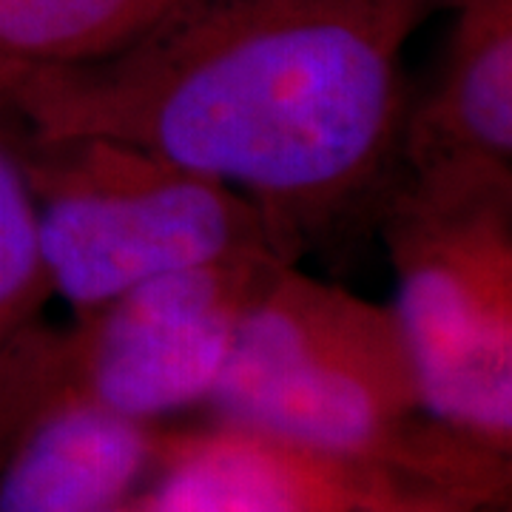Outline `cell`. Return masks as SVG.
<instances>
[{
  "label": "cell",
  "instance_id": "obj_1",
  "mask_svg": "<svg viewBox=\"0 0 512 512\" xmlns=\"http://www.w3.org/2000/svg\"><path fill=\"white\" fill-rule=\"evenodd\" d=\"M433 0H214L123 55L0 69L29 137H97L239 191L285 254L399 163L402 57Z\"/></svg>",
  "mask_w": 512,
  "mask_h": 512
},
{
  "label": "cell",
  "instance_id": "obj_2",
  "mask_svg": "<svg viewBox=\"0 0 512 512\" xmlns=\"http://www.w3.org/2000/svg\"><path fill=\"white\" fill-rule=\"evenodd\" d=\"M208 404L217 421L325 450L510 473V456L424 413L393 305L276 262L239 316Z\"/></svg>",
  "mask_w": 512,
  "mask_h": 512
},
{
  "label": "cell",
  "instance_id": "obj_3",
  "mask_svg": "<svg viewBox=\"0 0 512 512\" xmlns=\"http://www.w3.org/2000/svg\"><path fill=\"white\" fill-rule=\"evenodd\" d=\"M20 137L49 288L74 313L200 265L291 259L254 202L217 180L111 140Z\"/></svg>",
  "mask_w": 512,
  "mask_h": 512
},
{
  "label": "cell",
  "instance_id": "obj_4",
  "mask_svg": "<svg viewBox=\"0 0 512 512\" xmlns=\"http://www.w3.org/2000/svg\"><path fill=\"white\" fill-rule=\"evenodd\" d=\"M276 262L188 268L74 313L72 325H26L0 350V441L66 404L154 421L208 402L239 316Z\"/></svg>",
  "mask_w": 512,
  "mask_h": 512
},
{
  "label": "cell",
  "instance_id": "obj_5",
  "mask_svg": "<svg viewBox=\"0 0 512 512\" xmlns=\"http://www.w3.org/2000/svg\"><path fill=\"white\" fill-rule=\"evenodd\" d=\"M384 242L424 413L510 456L512 191L396 185L384 200Z\"/></svg>",
  "mask_w": 512,
  "mask_h": 512
},
{
  "label": "cell",
  "instance_id": "obj_6",
  "mask_svg": "<svg viewBox=\"0 0 512 512\" xmlns=\"http://www.w3.org/2000/svg\"><path fill=\"white\" fill-rule=\"evenodd\" d=\"M148 512H487L510 473L359 456L217 421L160 436Z\"/></svg>",
  "mask_w": 512,
  "mask_h": 512
},
{
  "label": "cell",
  "instance_id": "obj_7",
  "mask_svg": "<svg viewBox=\"0 0 512 512\" xmlns=\"http://www.w3.org/2000/svg\"><path fill=\"white\" fill-rule=\"evenodd\" d=\"M439 74L407 106L402 183L444 194L512 191V0H453Z\"/></svg>",
  "mask_w": 512,
  "mask_h": 512
},
{
  "label": "cell",
  "instance_id": "obj_8",
  "mask_svg": "<svg viewBox=\"0 0 512 512\" xmlns=\"http://www.w3.org/2000/svg\"><path fill=\"white\" fill-rule=\"evenodd\" d=\"M157 450L151 421L52 407L0 441V512H117Z\"/></svg>",
  "mask_w": 512,
  "mask_h": 512
},
{
  "label": "cell",
  "instance_id": "obj_9",
  "mask_svg": "<svg viewBox=\"0 0 512 512\" xmlns=\"http://www.w3.org/2000/svg\"><path fill=\"white\" fill-rule=\"evenodd\" d=\"M214 0H0V69L109 60Z\"/></svg>",
  "mask_w": 512,
  "mask_h": 512
},
{
  "label": "cell",
  "instance_id": "obj_10",
  "mask_svg": "<svg viewBox=\"0 0 512 512\" xmlns=\"http://www.w3.org/2000/svg\"><path fill=\"white\" fill-rule=\"evenodd\" d=\"M49 296L23 137L15 117L0 106V350L37 322Z\"/></svg>",
  "mask_w": 512,
  "mask_h": 512
},
{
  "label": "cell",
  "instance_id": "obj_11",
  "mask_svg": "<svg viewBox=\"0 0 512 512\" xmlns=\"http://www.w3.org/2000/svg\"><path fill=\"white\" fill-rule=\"evenodd\" d=\"M117 512H148V510H146V504L140 501V504H123Z\"/></svg>",
  "mask_w": 512,
  "mask_h": 512
},
{
  "label": "cell",
  "instance_id": "obj_12",
  "mask_svg": "<svg viewBox=\"0 0 512 512\" xmlns=\"http://www.w3.org/2000/svg\"><path fill=\"white\" fill-rule=\"evenodd\" d=\"M433 3H436V6H450L453 0H433Z\"/></svg>",
  "mask_w": 512,
  "mask_h": 512
}]
</instances>
